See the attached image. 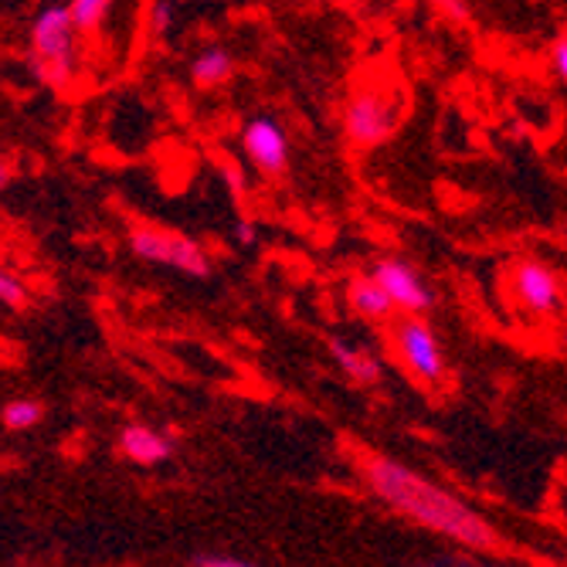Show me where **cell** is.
Here are the masks:
<instances>
[{
	"label": "cell",
	"mask_w": 567,
	"mask_h": 567,
	"mask_svg": "<svg viewBox=\"0 0 567 567\" xmlns=\"http://www.w3.org/2000/svg\"><path fill=\"white\" fill-rule=\"evenodd\" d=\"M194 567H259L255 560H245V557H231V554H197L190 560Z\"/></svg>",
	"instance_id": "2e32d148"
},
{
	"label": "cell",
	"mask_w": 567,
	"mask_h": 567,
	"mask_svg": "<svg viewBox=\"0 0 567 567\" xmlns=\"http://www.w3.org/2000/svg\"><path fill=\"white\" fill-rule=\"evenodd\" d=\"M69 11V21H72V31L79 38L85 34H95L102 24L110 21L113 14V0H72V4H65Z\"/></svg>",
	"instance_id": "4fadbf2b"
},
{
	"label": "cell",
	"mask_w": 567,
	"mask_h": 567,
	"mask_svg": "<svg viewBox=\"0 0 567 567\" xmlns=\"http://www.w3.org/2000/svg\"><path fill=\"white\" fill-rule=\"evenodd\" d=\"M241 150L269 177H282L289 171V136L272 116H255L241 126Z\"/></svg>",
	"instance_id": "ba28073f"
},
{
	"label": "cell",
	"mask_w": 567,
	"mask_h": 567,
	"mask_svg": "<svg viewBox=\"0 0 567 567\" xmlns=\"http://www.w3.org/2000/svg\"><path fill=\"white\" fill-rule=\"evenodd\" d=\"M31 65L41 82L51 89H69L79 72V34L72 31L69 11L62 4H48L34 14L28 31Z\"/></svg>",
	"instance_id": "7a4b0ae2"
},
{
	"label": "cell",
	"mask_w": 567,
	"mask_h": 567,
	"mask_svg": "<svg viewBox=\"0 0 567 567\" xmlns=\"http://www.w3.org/2000/svg\"><path fill=\"white\" fill-rule=\"evenodd\" d=\"M388 333H391V350L419 384L439 388L449 378L442 340L422 317H394L388 323Z\"/></svg>",
	"instance_id": "3957f363"
},
{
	"label": "cell",
	"mask_w": 567,
	"mask_h": 567,
	"mask_svg": "<svg viewBox=\"0 0 567 567\" xmlns=\"http://www.w3.org/2000/svg\"><path fill=\"white\" fill-rule=\"evenodd\" d=\"M357 470L364 476V486L411 524L435 530L476 554H496L506 547L503 534L486 517L435 480L378 452H357Z\"/></svg>",
	"instance_id": "6da1fadb"
},
{
	"label": "cell",
	"mask_w": 567,
	"mask_h": 567,
	"mask_svg": "<svg viewBox=\"0 0 567 567\" xmlns=\"http://www.w3.org/2000/svg\"><path fill=\"white\" fill-rule=\"evenodd\" d=\"M174 24V8L171 4H153L150 8V28L157 31V34H167Z\"/></svg>",
	"instance_id": "ac0fdd59"
},
{
	"label": "cell",
	"mask_w": 567,
	"mask_h": 567,
	"mask_svg": "<svg viewBox=\"0 0 567 567\" xmlns=\"http://www.w3.org/2000/svg\"><path fill=\"white\" fill-rule=\"evenodd\" d=\"M231 235H235V241L241 245V248H251L255 241H259V225L255 221H235V228H231Z\"/></svg>",
	"instance_id": "d6986e66"
},
{
	"label": "cell",
	"mask_w": 567,
	"mask_h": 567,
	"mask_svg": "<svg viewBox=\"0 0 567 567\" xmlns=\"http://www.w3.org/2000/svg\"><path fill=\"white\" fill-rule=\"evenodd\" d=\"M330 353H333V360H337V368L350 378V381H357V384H364V388H371V384H378L381 381V360L371 353V350H364V347H353V343H347V340H333L330 343Z\"/></svg>",
	"instance_id": "8fae6325"
},
{
	"label": "cell",
	"mask_w": 567,
	"mask_h": 567,
	"mask_svg": "<svg viewBox=\"0 0 567 567\" xmlns=\"http://www.w3.org/2000/svg\"><path fill=\"white\" fill-rule=\"evenodd\" d=\"M371 279L391 299L398 317H425L435 306V292L422 279V272L415 266H408L404 259H394V255H381L371 266Z\"/></svg>",
	"instance_id": "52a82bcc"
},
{
	"label": "cell",
	"mask_w": 567,
	"mask_h": 567,
	"mask_svg": "<svg viewBox=\"0 0 567 567\" xmlns=\"http://www.w3.org/2000/svg\"><path fill=\"white\" fill-rule=\"evenodd\" d=\"M11 174H14L11 164H8L4 157H0V187H8V184H11Z\"/></svg>",
	"instance_id": "ffe728a7"
},
{
	"label": "cell",
	"mask_w": 567,
	"mask_h": 567,
	"mask_svg": "<svg viewBox=\"0 0 567 567\" xmlns=\"http://www.w3.org/2000/svg\"><path fill=\"white\" fill-rule=\"evenodd\" d=\"M343 136L353 146H378L394 136L401 123V102L381 89H357L340 113Z\"/></svg>",
	"instance_id": "5b68a950"
},
{
	"label": "cell",
	"mask_w": 567,
	"mask_h": 567,
	"mask_svg": "<svg viewBox=\"0 0 567 567\" xmlns=\"http://www.w3.org/2000/svg\"><path fill=\"white\" fill-rule=\"evenodd\" d=\"M130 251L136 259L150 262V266H167L174 272H184L190 279H208L215 272V262L204 245H197L187 235L177 231H164V228H150V225H136L130 231Z\"/></svg>",
	"instance_id": "277c9868"
},
{
	"label": "cell",
	"mask_w": 567,
	"mask_h": 567,
	"mask_svg": "<svg viewBox=\"0 0 567 567\" xmlns=\"http://www.w3.org/2000/svg\"><path fill=\"white\" fill-rule=\"evenodd\" d=\"M120 452L136 466H161L174 455V442L150 425H126L120 432Z\"/></svg>",
	"instance_id": "9c48e42d"
},
{
	"label": "cell",
	"mask_w": 567,
	"mask_h": 567,
	"mask_svg": "<svg viewBox=\"0 0 567 567\" xmlns=\"http://www.w3.org/2000/svg\"><path fill=\"white\" fill-rule=\"evenodd\" d=\"M231 75H235V55H231L228 48H218V44L204 48L200 55L190 62V79H194V85H200V89L225 85Z\"/></svg>",
	"instance_id": "7c38bea8"
},
{
	"label": "cell",
	"mask_w": 567,
	"mask_h": 567,
	"mask_svg": "<svg viewBox=\"0 0 567 567\" xmlns=\"http://www.w3.org/2000/svg\"><path fill=\"white\" fill-rule=\"evenodd\" d=\"M41 419H44V404L34 398H14L0 411V422H4L8 432H31L41 425Z\"/></svg>",
	"instance_id": "5bb4252c"
},
{
	"label": "cell",
	"mask_w": 567,
	"mask_h": 567,
	"mask_svg": "<svg viewBox=\"0 0 567 567\" xmlns=\"http://www.w3.org/2000/svg\"><path fill=\"white\" fill-rule=\"evenodd\" d=\"M550 65H554V75L564 82L567 79V34L557 31L554 44H550Z\"/></svg>",
	"instance_id": "e0dca14e"
},
{
	"label": "cell",
	"mask_w": 567,
	"mask_h": 567,
	"mask_svg": "<svg viewBox=\"0 0 567 567\" xmlns=\"http://www.w3.org/2000/svg\"><path fill=\"white\" fill-rule=\"evenodd\" d=\"M509 296L520 306V313L534 320H554L560 317V306H564V282L557 269L537 259H520L509 269Z\"/></svg>",
	"instance_id": "8992f818"
},
{
	"label": "cell",
	"mask_w": 567,
	"mask_h": 567,
	"mask_svg": "<svg viewBox=\"0 0 567 567\" xmlns=\"http://www.w3.org/2000/svg\"><path fill=\"white\" fill-rule=\"evenodd\" d=\"M458 567H499V564H476V560H462Z\"/></svg>",
	"instance_id": "44dd1931"
},
{
	"label": "cell",
	"mask_w": 567,
	"mask_h": 567,
	"mask_svg": "<svg viewBox=\"0 0 567 567\" xmlns=\"http://www.w3.org/2000/svg\"><path fill=\"white\" fill-rule=\"evenodd\" d=\"M347 306L353 309V313L360 320H368V323H378V327H388L398 313H394V306L391 299L381 292V286L371 279V276H353L347 282Z\"/></svg>",
	"instance_id": "30bf717a"
},
{
	"label": "cell",
	"mask_w": 567,
	"mask_h": 567,
	"mask_svg": "<svg viewBox=\"0 0 567 567\" xmlns=\"http://www.w3.org/2000/svg\"><path fill=\"white\" fill-rule=\"evenodd\" d=\"M28 302V286L14 272L0 269V306H24Z\"/></svg>",
	"instance_id": "9a60e30c"
}]
</instances>
